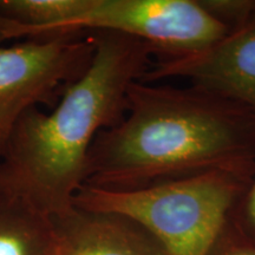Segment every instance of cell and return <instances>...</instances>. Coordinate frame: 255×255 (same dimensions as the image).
<instances>
[{
  "mask_svg": "<svg viewBox=\"0 0 255 255\" xmlns=\"http://www.w3.org/2000/svg\"><path fill=\"white\" fill-rule=\"evenodd\" d=\"M251 177L212 171L135 190L83 186L73 207L132 220L170 255H206Z\"/></svg>",
  "mask_w": 255,
  "mask_h": 255,
  "instance_id": "cell-3",
  "label": "cell"
},
{
  "mask_svg": "<svg viewBox=\"0 0 255 255\" xmlns=\"http://www.w3.org/2000/svg\"><path fill=\"white\" fill-rule=\"evenodd\" d=\"M206 255H255V242L227 219Z\"/></svg>",
  "mask_w": 255,
  "mask_h": 255,
  "instance_id": "cell-9",
  "label": "cell"
},
{
  "mask_svg": "<svg viewBox=\"0 0 255 255\" xmlns=\"http://www.w3.org/2000/svg\"><path fill=\"white\" fill-rule=\"evenodd\" d=\"M94 55L90 34L0 45V157L21 116L38 104L58 102Z\"/></svg>",
  "mask_w": 255,
  "mask_h": 255,
  "instance_id": "cell-5",
  "label": "cell"
},
{
  "mask_svg": "<svg viewBox=\"0 0 255 255\" xmlns=\"http://www.w3.org/2000/svg\"><path fill=\"white\" fill-rule=\"evenodd\" d=\"M89 34L95 55L87 71L49 114L26 111L0 157V194L52 219L73 207L96 136L123 120L130 87L142 81L155 58L154 47L138 38L108 31Z\"/></svg>",
  "mask_w": 255,
  "mask_h": 255,
  "instance_id": "cell-2",
  "label": "cell"
},
{
  "mask_svg": "<svg viewBox=\"0 0 255 255\" xmlns=\"http://www.w3.org/2000/svg\"><path fill=\"white\" fill-rule=\"evenodd\" d=\"M53 221L63 255H170L157 239L126 216L72 207Z\"/></svg>",
  "mask_w": 255,
  "mask_h": 255,
  "instance_id": "cell-7",
  "label": "cell"
},
{
  "mask_svg": "<svg viewBox=\"0 0 255 255\" xmlns=\"http://www.w3.org/2000/svg\"><path fill=\"white\" fill-rule=\"evenodd\" d=\"M209 8L228 26L213 45L181 58L154 59L142 82L183 78L237 102L255 116V1L207 0Z\"/></svg>",
  "mask_w": 255,
  "mask_h": 255,
  "instance_id": "cell-6",
  "label": "cell"
},
{
  "mask_svg": "<svg viewBox=\"0 0 255 255\" xmlns=\"http://www.w3.org/2000/svg\"><path fill=\"white\" fill-rule=\"evenodd\" d=\"M255 116L237 102L195 85L137 81L123 120L96 136L84 186L135 190L226 171L252 177Z\"/></svg>",
  "mask_w": 255,
  "mask_h": 255,
  "instance_id": "cell-1",
  "label": "cell"
},
{
  "mask_svg": "<svg viewBox=\"0 0 255 255\" xmlns=\"http://www.w3.org/2000/svg\"><path fill=\"white\" fill-rule=\"evenodd\" d=\"M228 219L255 242V169L251 180L233 206Z\"/></svg>",
  "mask_w": 255,
  "mask_h": 255,
  "instance_id": "cell-10",
  "label": "cell"
},
{
  "mask_svg": "<svg viewBox=\"0 0 255 255\" xmlns=\"http://www.w3.org/2000/svg\"><path fill=\"white\" fill-rule=\"evenodd\" d=\"M117 32L150 44L155 59L181 58L207 49L228 32L205 0H87L77 17L40 39Z\"/></svg>",
  "mask_w": 255,
  "mask_h": 255,
  "instance_id": "cell-4",
  "label": "cell"
},
{
  "mask_svg": "<svg viewBox=\"0 0 255 255\" xmlns=\"http://www.w3.org/2000/svg\"><path fill=\"white\" fill-rule=\"evenodd\" d=\"M0 255H63L53 219L0 194Z\"/></svg>",
  "mask_w": 255,
  "mask_h": 255,
  "instance_id": "cell-8",
  "label": "cell"
}]
</instances>
